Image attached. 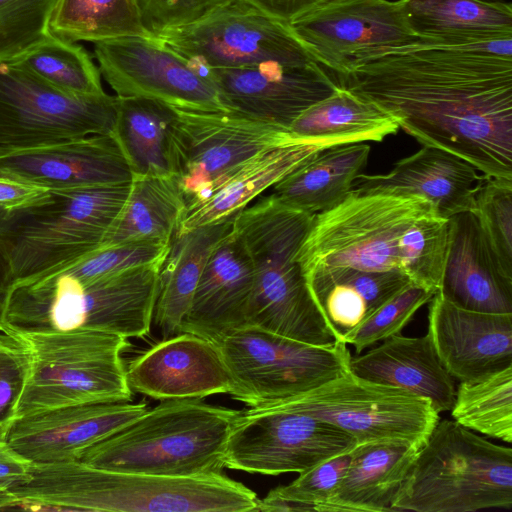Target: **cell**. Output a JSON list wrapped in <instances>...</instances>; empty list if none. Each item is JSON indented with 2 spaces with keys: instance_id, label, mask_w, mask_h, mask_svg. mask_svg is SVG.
Here are the masks:
<instances>
[{
  "instance_id": "30",
  "label": "cell",
  "mask_w": 512,
  "mask_h": 512,
  "mask_svg": "<svg viewBox=\"0 0 512 512\" xmlns=\"http://www.w3.org/2000/svg\"><path fill=\"white\" fill-rule=\"evenodd\" d=\"M399 128L395 117L379 105L339 86L299 115L289 131L301 143L327 149L366 141L381 142Z\"/></svg>"
},
{
  "instance_id": "3",
  "label": "cell",
  "mask_w": 512,
  "mask_h": 512,
  "mask_svg": "<svg viewBox=\"0 0 512 512\" xmlns=\"http://www.w3.org/2000/svg\"><path fill=\"white\" fill-rule=\"evenodd\" d=\"M314 214L272 195L239 211L233 227L242 237L254 271L247 326L315 346L337 342L296 259Z\"/></svg>"
},
{
  "instance_id": "48",
  "label": "cell",
  "mask_w": 512,
  "mask_h": 512,
  "mask_svg": "<svg viewBox=\"0 0 512 512\" xmlns=\"http://www.w3.org/2000/svg\"><path fill=\"white\" fill-rule=\"evenodd\" d=\"M269 15L288 22L334 0H245Z\"/></svg>"
},
{
  "instance_id": "40",
  "label": "cell",
  "mask_w": 512,
  "mask_h": 512,
  "mask_svg": "<svg viewBox=\"0 0 512 512\" xmlns=\"http://www.w3.org/2000/svg\"><path fill=\"white\" fill-rule=\"evenodd\" d=\"M57 0H0V62L12 61L51 36Z\"/></svg>"
},
{
  "instance_id": "2",
  "label": "cell",
  "mask_w": 512,
  "mask_h": 512,
  "mask_svg": "<svg viewBox=\"0 0 512 512\" xmlns=\"http://www.w3.org/2000/svg\"><path fill=\"white\" fill-rule=\"evenodd\" d=\"M17 509L110 512H248L257 495L221 472L169 477L120 472L81 461L32 463L9 492Z\"/></svg>"
},
{
  "instance_id": "6",
  "label": "cell",
  "mask_w": 512,
  "mask_h": 512,
  "mask_svg": "<svg viewBox=\"0 0 512 512\" xmlns=\"http://www.w3.org/2000/svg\"><path fill=\"white\" fill-rule=\"evenodd\" d=\"M130 187L131 182L47 190L7 210L0 220V249L14 284L47 274L100 248Z\"/></svg>"
},
{
  "instance_id": "28",
  "label": "cell",
  "mask_w": 512,
  "mask_h": 512,
  "mask_svg": "<svg viewBox=\"0 0 512 512\" xmlns=\"http://www.w3.org/2000/svg\"><path fill=\"white\" fill-rule=\"evenodd\" d=\"M305 276L337 341L346 344L376 309L412 283L402 273L353 268L317 270Z\"/></svg>"
},
{
  "instance_id": "38",
  "label": "cell",
  "mask_w": 512,
  "mask_h": 512,
  "mask_svg": "<svg viewBox=\"0 0 512 512\" xmlns=\"http://www.w3.org/2000/svg\"><path fill=\"white\" fill-rule=\"evenodd\" d=\"M68 93L104 94L101 74L88 51L76 42L50 36L10 61Z\"/></svg>"
},
{
  "instance_id": "29",
  "label": "cell",
  "mask_w": 512,
  "mask_h": 512,
  "mask_svg": "<svg viewBox=\"0 0 512 512\" xmlns=\"http://www.w3.org/2000/svg\"><path fill=\"white\" fill-rule=\"evenodd\" d=\"M417 451L405 444H358L336 492L320 512H391Z\"/></svg>"
},
{
  "instance_id": "16",
  "label": "cell",
  "mask_w": 512,
  "mask_h": 512,
  "mask_svg": "<svg viewBox=\"0 0 512 512\" xmlns=\"http://www.w3.org/2000/svg\"><path fill=\"white\" fill-rule=\"evenodd\" d=\"M287 25L326 69L342 74L374 55L424 40L409 27L399 1L334 0Z\"/></svg>"
},
{
  "instance_id": "50",
  "label": "cell",
  "mask_w": 512,
  "mask_h": 512,
  "mask_svg": "<svg viewBox=\"0 0 512 512\" xmlns=\"http://www.w3.org/2000/svg\"><path fill=\"white\" fill-rule=\"evenodd\" d=\"M13 284L10 265L0 249V331L5 328L7 304Z\"/></svg>"
},
{
  "instance_id": "1",
  "label": "cell",
  "mask_w": 512,
  "mask_h": 512,
  "mask_svg": "<svg viewBox=\"0 0 512 512\" xmlns=\"http://www.w3.org/2000/svg\"><path fill=\"white\" fill-rule=\"evenodd\" d=\"M335 76L423 146L448 151L486 177L512 180V37L422 41Z\"/></svg>"
},
{
  "instance_id": "35",
  "label": "cell",
  "mask_w": 512,
  "mask_h": 512,
  "mask_svg": "<svg viewBox=\"0 0 512 512\" xmlns=\"http://www.w3.org/2000/svg\"><path fill=\"white\" fill-rule=\"evenodd\" d=\"M186 201L174 176H135L127 200L101 247L123 242H171Z\"/></svg>"
},
{
  "instance_id": "23",
  "label": "cell",
  "mask_w": 512,
  "mask_h": 512,
  "mask_svg": "<svg viewBox=\"0 0 512 512\" xmlns=\"http://www.w3.org/2000/svg\"><path fill=\"white\" fill-rule=\"evenodd\" d=\"M253 287V264L232 224L208 255L180 333H191L217 345L247 326Z\"/></svg>"
},
{
  "instance_id": "5",
  "label": "cell",
  "mask_w": 512,
  "mask_h": 512,
  "mask_svg": "<svg viewBox=\"0 0 512 512\" xmlns=\"http://www.w3.org/2000/svg\"><path fill=\"white\" fill-rule=\"evenodd\" d=\"M241 412L201 398L161 400L83 451L78 461L106 470L169 477L219 473Z\"/></svg>"
},
{
  "instance_id": "9",
  "label": "cell",
  "mask_w": 512,
  "mask_h": 512,
  "mask_svg": "<svg viewBox=\"0 0 512 512\" xmlns=\"http://www.w3.org/2000/svg\"><path fill=\"white\" fill-rule=\"evenodd\" d=\"M433 211L419 196L351 190L337 206L313 215L296 259L305 275L335 268L402 273L404 234Z\"/></svg>"
},
{
  "instance_id": "53",
  "label": "cell",
  "mask_w": 512,
  "mask_h": 512,
  "mask_svg": "<svg viewBox=\"0 0 512 512\" xmlns=\"http://www.w3.org/2000/svg\"><path fill=\"white\" fill-rule=\"evenodd\" d=\"M491 1H505V0H491Z\"/></svg>"
},
{
  "instance_id": "47",
  "label": "cell",
  "mask_w": 512,
  "mask_h": 512,
  "mask_svg": "<svg viewBox=\"0 0 512 512\" xmlns=\"http://www.w3.org/2000/svg\"><path fill=\"white\" fill-rule=\"evenodd\" d=\"M32 462L0 440V491L11 492L31 477Z\"/></svg>"
},
{
  "instance_id": "44",
  "label": "cell",
  "mask_w": 512,
  "mask_h": 512,
  "mask_svg": "<svg viewBox=\"0 0 512 512\" xmlns=\"http://www.w3.org/2000/svg\"><path fill=\"white\" fill-rule=\"evenodd\" d=\"M29 370L27 346L4 328L0 331V440H6L18 418V407Z\"/></svg>"
},
{
  "instance_id": "33",
  "label": "cell",
  "mask_w": 512,
  "mask_h": 512,
  "mask_svg": "<svg viewBox=\"0 0 512 512\" xmlns=\"http://www.w3.org/2000/svg\"><path fill=\"white\" fill-rule=\"evenodd\" d=\"M369 155L365 143L327 148L273 185L270 195L309 214L329 210L349 195Z\"/></svg>"
},
{
  "instance_id": "24",
  "label": "cell",
  "mask_w": 512,
  "mask_h": 512,
  "mask_svg": "<svg viewBox=\"0 0 512 512\" xmlns=\"http://www.w3.org/2000/svg\"><path fill=\"white\" fill-rule=\"evenodd\" d=\"M469 162L439 148L423 146L395 163L386 174H359L352 191L415 195L428 200L443 218L473 211L485 180Z\"/></svg>"
},
{
  "instance_id": "19",
  "label": "cell",
  "mask_w": 512,
  "mask_h": 512,
  "mask_svg": "<svg viewBox=\"0 0 512 512\" xmlns=\"http://www.w3.org/2000/svg\"><path fill=\"white\" fill-rule=\"evenodd\" d=\"M0 177L46 190L128 183L132 170L113 134L0 148Z\"/></svg>"
},
{
  "instance_id": "31",
  "label": "cell",
  "mask_w": 512,
  "mask_h": 512,
  "mask_svg": "<svg viewBox=\"0 0 512 512\" xmlns=\"http://www.w3.org/2000/svg\"><path fill=\"white\" fill-rule=\"evenodd\" d=\"M235 216L173 235L159 271L153 313L163 339L180 333L208 255L231 229Z\"/></svg>"
},
{
  "instance_id": "52",
  "label": "cell",
  "mask_w": 512,
  "mask_h": 512,
  "mask_svg": "<svg viewBox=\"0 0 512 512\" xmlns=\"http://www.w3.org/2000/svg\"><path fill=\"white\" fill-rule=\"evenodd\" d=\"M6 211H7L6 209H4V208H2V207L0 206V220L3 218V216H4V215H5V213H6Z\"/></svg>"
},
{
  "instance_id": "22",
  "label": "cell",
  "mask_w": 512,
  "mask_h": 512,
  "mask_svg": "<svg viewBox=\"0 0 512 512\" xmlns=\"http://www.w3.org/2000/svg\"><path fill=\"white\" fill-rule=\"evenodd\" d=\"M132 391L158 400L228 394L229 373L218 346L181 332L163 339L126 368Z\"/></svg>"
},
{
  "instance_id": "11",
  "label": "cell",
  "mask_w": 512,
  "mask_h": 512,
  "mask_svg": "<svg viewBox=\"0 0 512 512\" xmlns=\"http://www.w3.org/2000/svg\"><path fill=\"white\" fill-rule=\"evenodd\" d=\"M270 407L326 421L351 435L357 445L392 443L419 449L440 419L427 399L366 380L350 369Z\"/></svg>"
},
{
  "instance_id": "10",
  "label": "cell",
  "mask_w": 512,
  "mask_h": 512,
  "mask_svg": "<svg viewBox=\"0 0 512 512\" xmlns=\"http://www.w3.org/2000/svg\"><path fill=\"white\" fill-rule=\"evenodd\" d=\"M229 373V395L250 408H265L303 394L349 370L347 344L302 343L254 326L218 344Z\"/></svg>"
},
{
  "instance_id": "25",
  "label": "cell",
  "mask_w": 512,
  "mask_h": 512,
  "mask_svg": "<svg viewBox=\"0 0 512 512\" xmlns=\"http://www.w3.org/2000/svg\"><path fill=\"white\" fill-rule=\"evenodd\" d=\"M440 294L468 310L512 313V277L497 259L473 211L449 218V244Z\"/></svg>"
},
{
  "instance_id": "26",
  "label": "cell",
  "mask_w": 512,
  "mask_h": 512,
  "mask_svg": "<svg viewBox=\"0 0 512 512\" xmlns=\"http://www.w3.org/2000/svg\"><path fill=\"white\" fill-rule=\"evenodd\" d=\"M349 369L366 380L427 399L439 414L450 411L454 403L455 385L428 333L389 337L368 352L351 356Z\"/></svg>"
},
{
  "instance_id": "13",
  "label": "cell",
  "mask_w": 512,
  "mask_h": 512,
  "mask_svg": "<svg viewBox=\"0 0 512 512\" xmlns=\"http://www.w3.org/2000/svg\"><path fill=\"white\" fill-rule=\"evenodd\" d=\"M301 143L289 129L227 111L176 108L172 166L186 205L209 194L257 153Z\"/></svg>"
},
{
  "instance_id": "42",
  "label": "cell",
  "mask_w": 512,
  "mask_h": 512,
  "mask_svg": "<svg viewBox=\"0 0 512 512\" xmlns=\"http://www.w3.org/2000/svg\"><path fill=\"white\" fill-rule=\"evenodd\" d=\"M473 213L505 273L512 277V180L486 177Z\"/></svg>"
},
{
  "instance_id": "20",
  "label": "cell",
  "mask_w": 512,
  "mask_h": 512,
  "mask_svg": "<svg viewBox=\"0 0 512 512\" xmlns=\"http://www.w3.org/2000/svg\"><path fill=\"white\" fill-rule=\"evenodd\" d=\"M146 402L79 404L18 417L6 441L32 463L78 461L83 451L129 425Z\"/></svg>"
},
{
  "instance_id": "18",
  "label": "cell",
  "mask_w": 512,
  "mask_h": 512,
  "mask_svg": "<svg viewBox=\"0 0 512 512\" xmlns=\"http://www.w3.org/2000/svg\"><path fill=\"white\" fill-rule=\"evenodd\" d=\"M196 67L227 112L287 129L306 109L339 88L335 74L316 59L237 68Z\"/></svg>"
},
{
  "instance_id": "8",
  "label": "cell",
  "mask_w": 512,
  "mask_h": 512,
  "mask_svg": "<svg viewBox=\"0 0 512 512\" xmlns=\"http://www.w3.org/2000/svg\"><path fill=\"white\" fill-rule=\"evenodd\" d=\"M5 328L27 346L30 356L18 417L71 405L131 401L133 391L120 357L126 338L83 329Z\"/></svg>"
},
{
  "instance_id": "36",
  "label": "cell",
  "mask_w": 512,
  "mask_h": 512,
  "mask_svg": "<svg viewBox=\"0 0 512 512\" xmlns=\"http://www.w3.org/2000/svg\"><path fill=\"white\" fill-rule=\"evenodd\" d=\"M48 29L70 42L152 37L143 26L136 0H57Z\"/></svg>"
},
{
  "instance_id": "51",
  "label": "cell",
  "mask_w": 512,
  "mask_h": 512,
  "mask_svg": "<svg viewBox=\"0 0 512 512\" xmlns=\"http://www.w3.org/2000/svg\"><path fill=\"white\" fill-rule=\"evenodd\" d=\"M15 509L14 501L8 492L0 491V510Z\"/></svg>"
},
{
  "instance_id": "27",
  "label": "cell",
  "mask_w": 512,
  "mask_h": 512,
  "mask_svg": "<svg viewBox=\"0 0 512 512\" xmlns=\"http://www.w3.org/2000/svg\"><path fill=\"white\" fill-rule=\"evenodd\" d=\"M325 149L318 144L296 143L257 153L228 174L204 198L186 205L174 234L235 216L263 191Z\"/></svg>"
},
{
  "instance_id": "49",
  "label": "cell",
  "mask_w": 512,
  "mask_h": 512,
  "mask_svg": "<svg viewBox=\"0 0 512 512\" xmlns=\"http://www.w3.org/2000/svg\"><path fill=\"white\" fill-rule=\"evenodd\" d=\"M46 189L0 177V206L6 210L20 207L43 194Z\"/></svg>"
},
{
  "instance_id": "32",
  "label": "cell",
  "mask_w": 512,
  "mask_h": 512,
  "mask_svg": "<svg viewBox=\"0 0 512 512\" xmlns=\"http://www.w3.org/2000/svg\"><path fill=\"white\" fill-rule=\"evenodd\" d=\"M411 30L445 43L512 37V5L491 0H398Z\"/></svg>"
},
{
  "instance_id": "46",
  "label": "cell",
  "mask_w": 512,
  "mask_h": 512,
  "mask_svg": "<svg viewBox=\"0 0 512 512\" xmlns=\"http://www.w3.org/2000/svg\"><path fill=\"white\" fill-rule=\"evenodd\" d=\"M143 26L156 37L193 23L232 0H136Z\"/></svg>"
},
{
  "instance_id": "4",
  "label": "cell",
  "mask_w": 512,
  "mask_h": 512,
  "mask_svg": "<svg viewBox=\"0 0 512 512\" xmlns=\"http://www.w3.org/2000/svg\"><path fill=\"white\" fill-rule=\"evenodd\" d=\"M161 264L91 281L56 269L12 286L5 327L32 331L95 330L126 339L146 335L153 321Z\"/></svg>"
},
{
  "instance_id": "17",
  "label": "cell",
  "mask_w": 512,
  "mask_h": 512,
  "mask_svg": "<svg viewBox=\"0 0 512 512\" xmlns=\"http://www.w3.org/2000/svg\"><path fill=\"white\" fill-rule=\"evenodd\" d=\"M101 76L118 97H145L178 109L226 111L212 84L188 59L155 37L94 43Z\"/></svg>"
},
{
  "instance_id": "14",
  "label": "cell",
  "mask_w": 512,
  "mask_h": 512,
  "mask_svg": "<svg viewBox=\"0 0 512 512\" xmlns=\"http://www.w3.org/2000/svg\"><path fill=\"white\" fill-rule=\"evenodd\" d=\"M203 68L315 59L279 20L245 0H232L188 25L156 36Z\"/></svg>"
},
{
  "instance_id": "21",
  "label": "cell",
  "mask_w": 512,
  "mask_h": 512,
  "mask_svg": "<svg viewBox=\"0 0 512 512\" xmlns=\"http://www.w3.org/2000/svg\"><path fill=\"white\" fill-rule=\"evenodd\" d=\"M429 303L427 333L451 377L473 380L512 365V313L464 309L438 291Z\"/></svg>"
},
{
  "instance_id": "39",
  "label": "cell",
  "mask_w": 512,
  "mask_h": 512,
  "mask_svg": "<svg viewBox=\"0 0 512 512\" xmlns=\"http://www.w3.org/2000/svg\"><path fill=\"white\" fill-rule=\"evenodd\" d=\"M449 244V219L430 212L405 232L401 270L409 280L432 293L441 286Z\"/></svg>"
},
{
  "instance_id": "37",
  "label": "cell",
  "mask_w": 512,
  "mask_h": 512,
  "mask_svg": "<svg viewBox=\"0 0 512 512\" xmlns=\"http://www.w3.org/2000/svg\"><path fill=\"white\" fill-rule=\"evenodd\" d=\"M462 426L506 443L512 442V365L479 378L460 381L450 409Z\"/></svg>"
},
{
  "instance_id": "43",
  "label": "cell",
  "mask_w": 512,
  "mask_h": 512,
  "mask_svg": "<svg viewBox=\"0 0 512 512\" xmlns=\"http://www.w3.org/2000/svg\"><path fill=\"white\" fill-rule=\"evenodd\" d=\"M434 293L410 283L376 309L355 331L348 344L357 354L369 346L400 334L414 314Z\"/></svg>"
},
{
  "instance_id": "34",
  "label": "cell",
  "mask_w": 512,
  "mask_h": 512,
  "mask_svg": "<svg viewBox=\"0 0 512 512\" xmlns=\"http://www.w3.org/2000/svg\"><path fill=\"white\" fill-rule=\"evenodd\" d=\"M113 135L135 176H173L176 108L145 97H118Z\"/></svg>"
},
{
  "instance_id": "45",
  "label": "cell",
  "mask_w": 512,
  "mask_h": 512,
  "mask_svg": "<svg viewBox=\"0 0 512 512\" xmlns=\"http://www.w3.org/2000/svg\"><path fill=\"white\" fill-rule=\"evenodd\" d=\"M351 452L322 461L299 473L291 483L278 486L269 493L320 512L322 505L334 495L342 481L351 460Z\"/></svg>"
},
{
  "instance_id": "12",
  "label": "cell",
  "mask_w": 512,
  "mask_h": 512,
  "mask_svg": "<svg viewBox=\"0 0 512 512\" xmlns=\"http://www.w3.org/2000/svg\"><path fill=\"white\" fill-rule=\"evenodd\" d=\"M119 98L63 91L13 62H0V148L113 134Z\"/></svg>"
},
{
  "instance_id": "41",
  "label": "cell",
  "mask_w": 512,
  "mask_h": 512,
  "mask_svg": "<svg viewBox=\"0 0 512 512\" xmlns=\"http://www.w3.org/2000/svg\"><path fill=\"white\" fill-rule=\"evenodd\" d=\"M170 243L141 240L100 247L57 269L65 270L79 281H91L140 266L163 264Z\"/></svg>"
},
{
  "instance_id": "7",
  "label": "cell",
  "mask_w": 512,
  "mask_h": 512,
  "mask_svg": "<svg viewBox=\"0 0 512 512\" xmlns=\"http://www.w3.org/2000/svg\"><path fill=\"white\" fill-rule=\"evenodd\" d=\"M512 508V449L455 420L437 422L391 511L475 512Z\"/></svg>"
},
{
  "instance_id": "15",
  "label": "cell",
  "mask_w": 512,
  "mask_h": 512,
  "mask_svg": "<svg viewBox=\"0 0 512 512\" xmlns=\"http://www.w3.org/2000/svg\"><path fill=\"white\" fill-rule=\"evenodd\" d=\"M356 446L351 435L315 417L275 407L250 408L231 430L223 465L272 476L301 473Z\"/></svg>"
}]
</instances>
